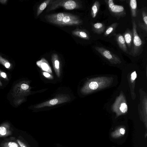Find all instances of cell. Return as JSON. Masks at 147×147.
I'll list each match as a JSON object with an SVG mask.
<instances>
[{"instance_id":"cell-11","label":"cell","mask_w":147,"mask_h":147,"mask_svg":"<svg viewBox=\"0 0 147 147\" xmlns=\"http://www.w3.org/2000/svg\"><path fill=\"white\" fill-rule=\"evenodd\" d=\"M36 64L42 70L50 74L52 73L51 67L48 61L44 58L36 62Z\"/></svg>"},{"instance_id":"cell-14","label":"cell","mask_w":147,"mask_h":147,"mask_svg":"<svg viewBox=\"0 0 147 147\" xmlns=\"http://www.w3.org/2000/svg\"><path fill=\"white\" fill-rule=\"evenodd\" d=\"M124 39L125 43L127 46L130 48L131 46V44L133 38V32L130 30H127L124 34Z\"/></svg>"},{"instance_id":"cell-4","label":"cell","mask_w":147,"mask_h":147,"mask_svg":"<svg viewBox=\"0 0 147 147\" xmlns=\"http://www.w3.org/2000/svg\"><path fill=\"white\" fill-rule=\"evenodd\" d=\"M70 100V98L67 95H59L52 99L38 104L35 106L34 108L39 109L46 107L52 106L68 102Z\"/></svg>"},{"instance_id":"cell-13","label":"cell","mask_w":147,"mask_h":147,"mask_svg":"<svg viewBox=\"0 0 147 147\" xmlns=\"http://www.w3.org/2000/svg\"><path fill=\"white\" fill-rule=\"evenodd\" d=\"M125 133V128L122 127H117L114 131L111 134L112 138H117L123 136Z\"/></svg>"},{"instance_id":"cell-16","label":"cell","mask_w":147,"mask_h":147,"mask_svg":"<svg viewBox=\"0 0 147 147\" xmlns=\"http://www.w3.org/2000/svg\"><path fill=\"white\" fill-rule=\"evenodd\" d=\"M100 3L98 1H96L94 3L91 8V14L93 18H95L99 11Z\"/></svg>"},{"instance_id":"cell-25","label":"cell","mask_w":147,"mask_h":147,"mask_svg":"<svg viewBox=\"0 0 147 147\" xmlns=\"http://www.w3.org/2000/svg\"><path fill=\"white\" fill-rule=\"evenodd\" d=\"M89 87L92 90H95L98 88V84L96 82L92 81L90 83Z\"/></svg>"},{"instance_id":"cell-20","label":"cell","mask_w":147,"mask_h":147,"mask_svg":"<svg viewBox=\"0 0 147 147\" xmlns=\"http://www.w3.org/2000/svg\"><path fill=\"white\" fill-rule=\"evenodd\" d=\"M110 9L112 12L115 14L121 13L124 10V8L123 6L117 5H114Z\"/></svg>"},{"instance_id":"cell-12","label":"cell","mask_w":147,"mask_h":147,"mask_svg":"<svg viewBox=\"0 0 147 147\" xmlns=\"http://www.w3.org/2000/svg\"><path fill=\"white\" fill-rule=\"evenodd\" d=\"M116 39L120 49L123 51L127 53V49L123 37L121 34L117 35Z\"/></svg>"},{"instance_id":"cell-22","label":"cell","mask_w":147,"mask_h":147,"mask_svg":"<svg viewBox=\"0 0 147 147\" xmlns=\"http://www.w3.org/2000/svg\"><path fill=\"white\" fill-rule=\"evenodd\" d=\"M117 25V23H114L109 27L105 32L104 35L106 36L111 33L115 29Z\"/></svg>"},{"instance_id":"cell-8","label":"cell","mask_w":147,"mask_h":147,"mask_svg":"<svg viewBox=\"0 0 147 147\" xmlns=\"http://www.w3.org/2000/svg\"><path fill=\"white\" fill-rule=\"evenodd\" d=\"M13 130L9 123L8 122L3 123L0 125V138L11 135Z\"/></svg>"},{"instance_id":"cell-7","label":"cell","mask_w":147,"mask_h":147,"mask_svg":"<svg viewBox=\"0 0 147 147\" xmlns=\"http://www.w3.org/2000/svg\"><path fill=\"white\" fill-rule=\"evenodd\" d=\"M95 49L97 51L107 59L110 61H112L113 60L116 62L119 61V58L117 55L104 48L96 46Z\"/></svg>"},{"instance_id":"cell-17","label":"cell","mask_w":147,"mask_h":147,"mask_svg":"<svg viewBox=\"0 0 147 147\" xmlns=\"http://www.w3.org/2000/svg\"><path fill=\"white\" fill-rule=\"evenodd\" d=\"M51 0H47L43 2L38 7L36 13L37 16L40 14L45 9L47 6L49 5Z\"/></svg>"},{"instance_id":"cell-1","label":"cell","mask_w":147,"mask_h":147,"mask_svg":"<svg viewBox=\"0 0 147 147\" xmlns=\"http://www.w3.org/2000/svg\"><path fill=\"white\" fill-rule=\"evenodd\" d=\"M49 4L50 6L47 9V12L60 7H62L65 9L69 10L78 9L81 7L78 2L72 0H51Z\"/></svg>"},{"instance_id":"cell-2","label":"cell","mask_w":147,"mask_h":147,"mask_svg":"<svg viewBox=\"0 0 147 147\" xmlns=\"http://www.w3.org/2000/svg\"><path fill=\"white\" fill-rule=\"evenodd\" d=\"M31 89L29 81H21L14 86L12 94L13 96L15 98L25 96L30 93Z\"/></svg>"},{"instance_id":"cell-26","label":"cell","mask_w":147,"mask_h":147,"mask_svg":"<svg viewBox=\"0 0 147 147\" xmlns=\"http://www.w3.org/2000/svg\"><path fill=\"white\" fill-rule=\"evenodd\" d=\"M120 109L121 111L123 113L126 112L127 110V104L125 103H122L121 105Z\"/></svg>"},{"instance_id":"cell-15","label":"cell","mask_w":147,"mask_h":147,"mask_svg":"<svg viewBox=\"0 0 147 147\" xmlns=\"http://www.w3.org/2000/svg\"><path fill=\"white\" fill-rule=\"evenodd\" d=\"M72 33L73 35L80 38L86 40L89 39L88 34L83 30L76 29L73 31Z\"/></svg>"},{"instance_id":"cell-27","label":"cell","mask_w":147,"mask_h":147,"mask_svg":"<svg viewBox=\"0 0 147 147\" xmlns=\"http://www.w3.org/2000/svg\"><path fill=\"white\" fill-rule=\"evenodd\" d=\"M0 78L6 81L9 80L7 74L1 70H0Z\"/></svg>"},{"instance_id":"cell-31","label":"cell","mask_w":147,"mask_h":147,"mask_svg":"<svg viewBox=\"0 0 147 147\" xmlns=\"http://www.w3.org/2000/svg\"><path fill=\"white\" fill-rule=\"evenodd\" d=\"M108 4L109 8L112 7L115 5L113 0H109L108 1Z\"/></svg>"},{"instance_id":"cell-9","label":"cell","mask_w":147,"mask_h":147,"mask_svg":"<svg viewBox=\"0 0 147 147\" xmlns=\"http://www.w3.org/2000/svg\"><path fill=\"white\" fill-rule=\"evenodd\" d=\"M0 147H21L15 137H11L5 139L0 144Z\"/></svg>"},{"instance_id":"cell-18","label":"cell","mask_w":147,"mask_h":147,"mask_svg":"<svg viewBox=\"0 0 147 147\" xmlns=\"http://www.w3.org/2000/svg\"><path fill=\"white\" fill-rule=\"evenodd\" d=\"M131 14L132 16L135 17L136 16L137 3L136 0H131L130 1Z\"/></svg>"},{"instance_id":"cell-10","label":"cell","mask_w":147,"mask_h":147,"mask_svg":"<svg viewBox=\"0 0 147 147\" xmlns=\"http://www.w3.org/2000/svg\"><path fill=\"white\" fill-rule=\"evenodd\" d=\"M51 61L56 74L59 78L61 75L60 62L58 56L57 54L54 53L51 55Z\"/></svg>"},{"instance_id":"cell-19","label":"cell","mask_w":147,"mask_h":147,"mask_svg":"<svg viewBox=\"0 0 147 147\" xmlns=\"http://www.w3.org/2000/svg\"><path fill=\"white\" fill-rule=\"evenodd\" d=\"M93 28L94 31L98 33H102L105 29V26L101 23H97L94 24Z\"/></svg>"},{"instance_id":"cell-24","label":"cell","mask_w":147,"mask_h":147,"mask_svg":"<svg viewBox=\"0 0 147 147\" xmlns=\"http://www.w3.org/2000/svg\"><path fill=\"white\" fill-rule=\"evenodd\" d=\"M16 141L21 147H28L25 142L23 140L21 136H19L16 139Z\"/></svg>"},{"instance_id":"cell-29","label":"cell","mask_w":147,"mask_h":147,"mask_svg":"<svg viewBox=\"0 0 147 147\" xmlns=\"http://www.w3.org/2000/svg\"><path fill=\"white\" fill-rule=\"evenodd\" d=\"M43 75L46 78L49 79H52L53 78V76L49 73L47 72H43Z\"/></svg>"},{"instance_id":"cell-3","label":"cell","mask_w":147,"mask_h":147,"mask_svg":"<svg viewBox=\"0 0 147 147\" xmlns=\"http://www.w3.org/2000/svg\"><path fill=\"white\" fill-rule=\"evenodd\" d=\"M133 33V43L129 54L133 56H136L140 52L142 47V41L139 36L137 31V26L134 20H132Z\"/></svg>"},{"instance_id":"cell-5","label":"cell","mask_w":147,"mask_h":147,"mask_svg":"<svg viewBox=\"0 0 147 147\" xmlns=\"http://www.w3.org/2000/svg\"><path fill=\"white\" fill-rule=\"evenodd\" d=\"M67 13H59L46 15L45 18L48 22L51 23L61 26L64 18Z\"/></svg>"},{"instance_id":"cell-6","label":"cell","mask_w":147,"mask_h":147,"mask_svg":"<svg viewBox=\"0 0 147 147\" xmlns=\"http://www.w3.org/2000/svg\"><path fill=\"white\" fill-rule=\"evenodd\" d=\"M82 22L79 17L75 15L67 13L64 18L61 26L65 25H78Z\"/></svg>"},{"instance_id":"cell-21","label":"cell","mask_w":147,"mask_h":147,"mask_svg":"<svg viewBox=\"0 0 147 147\" xmlns=\"http://www.w3.org/2000/svg\"><path fill=\"white\" fill-rule=\"evenodd\" d=\"M0 63L7 69H10L11 67V65L10 63L7 60L1 56H0Z\"/></svg>"},{"instance_id":"cell-28","label":"cell","mask_w":147,"mask_h":147,"mask_svg":"<svg viewBox=\"0 0 147 147\" xmlns=\"http://www.w3.org/2000/svg\"><path fill=\"white\" fill-rule=\"evenodd\" d=\"M142 17L144 24L147 26V16L146 14L144 12H142Z\"/></svg>"},{"instance_id":"cell-32","label":"cell","mask_w":147,"mask_h":147,"mask_svg":"<svg viewBox=\"0 0 147 147\" xmlns=\"http://www.w3.org/2000/svg\"><path fill=\"white\" fill-rule=\"evenodd\" d=\"M131 78L133 80H134L136 77V74L135 71L132 73L131 74Z\"/></svg>"},{"instance_id":"cell-30","label":"cell","mask_w":147,"mask_h":147,"mask_svg":"<svg viewBox=\"0 0 147 147\" xmlns=\"http://www.w3.org/2000/svg\"><path fill=\"white\" fill-rule=\"evenodd\" d=\"M139 26L147 32V26L144 24L142 23L139 24Z\"/></svg>"},{"instance_id":"cell-33","label":"cell","mask_w":147,"mask_h":147,"mask_svg":"<svg viewBox=\"0 0 147 147\" xmlns=\"http://www.w3.org/2000/svg\"><path fill=\"white\" fill-rule=\"evenodd\" d=\"M3 85L2 84L0 80V86H2Z\"/></svg>"},{"instance_id":"cell-23","label":"cell","mask_w":147,"mask_h":147,"mask_svg":"<svg viewBox=\"0 0 147 147\" xmlns=\"http://www.w3.org/2000/svg\"><path fill=\"white\" fill-rule=\"evenodd\" d=\"M25 100V99L24 97L16 98L13 100V103L14 105L16 106H18L21 105Z\"/></svg>"}]
</instances>
